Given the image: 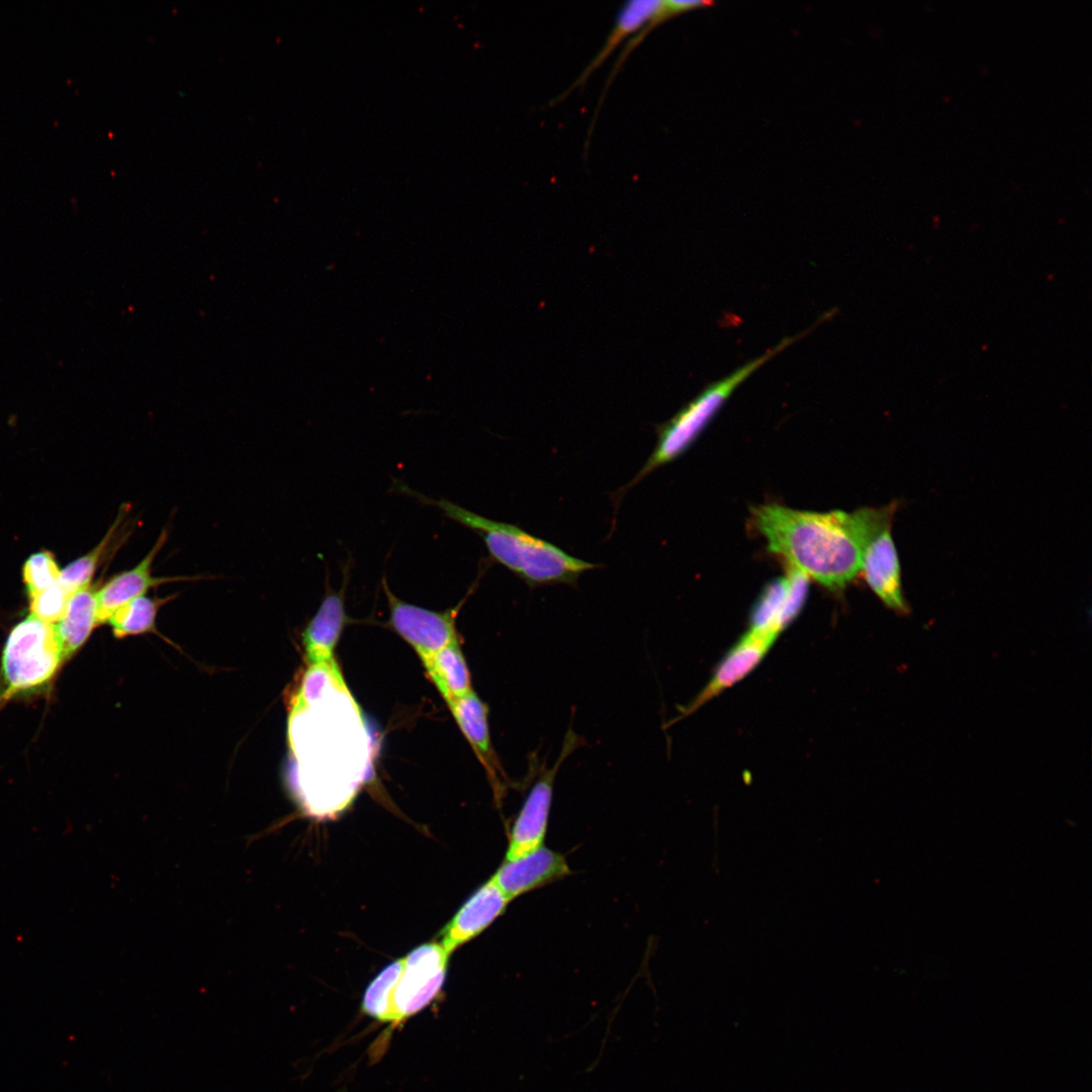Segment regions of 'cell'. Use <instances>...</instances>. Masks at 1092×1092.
I'll use <instances>...</instances> for the list:
<instances>
[{
  "mask_svg": "<svg viewBox=\"0 0 1092 1092\" xmlns=\"http://www.w3.org/2000/svg\"><path fill=\"white\" fill-rule=\"evenodd\" d=\"M800 337L802 336L798 335L795 338L783 340L772 350H769L760 357L746 363L725 378L711 384L670 421L659 426L657 428V442L652 453L634 478L617 491V498L615 502L619 503L630 488L635 486L652 471L662 465L674 461L689 450L735 388L766 361L779 354Z\"/></svg>",
  "mask_w": 1092,
  "mask_h": 1092,
  "instance_id": "5b68a950",
  "label": "cell"
},
{
  "mask_svg": "<svg viewBox=\"0 0 1092 1092\" xmlns=\"http://www.w3.org/2000/svg\"><path fill=\"white\" fill-rule=\"evenodd\" d=\"M399 492L421 504L438 508L444 517L475 532L484 542L489 558L505 566L530 588L543 585H576L580 575L601 565L574 557L554 544L520 527L490 520L447 498H432L394 480Z\"/></svg>",
  "mask_w": 1092,
  "mask_h": 1092,
  "instance_id": "3957f363",
  "label": "cell"
},
{
  "mask_svg": "<svg viewBox=\"0 0 1092 1092\" xmlns=\"http://www.w3.org/2000/svg\"><path fill=\"white\" fill-rule=\"evenodd\" d=\"M581 742L582 739L569 728L553 765L540 769L511 827L505 860L520 858L544 845L556 775Z\"/></svg>",
  "mask_w": 1092,
  "mask_h": 1092,
  "instance_id": "ba28073f",
  "label": "cell"
},
{
  "mask_svg": "<svg viewBox=\"0 0 1092 1092\" xmlns=\"http://www.w3.org/2000/svg\"><path fill=\"white\" fill-rule=\"evenodd\" d=\"M123 515L117 517L103 540L89 553L71 562L61 570L58 583L71 596L90 585L91 578L97 568L98 562L105 553L111 539L115 536L117 527Z\"/></svg>",
  "mask_w": 1092,
  "mask_h": 1092,
  "instance_id": "44dd1931",
  "label": "cell"
},
{
  "mask_svg": "<svg viewBox=\"0 0 1092 1092\" xmlns=\"http://www.w3.org/2000/svg\"><path fill=\"white\" fill-rule=\"evenodd\" d=\"M449 956L440 942H430L391 963L367 987L362 1011L391 1028L419 1013L441 991Z\"/></svg>",
  "mask_w": 1092,
  "mask_h": 1092,
  "instance_id": "277c9868",
  "label": "cell"
},
{
  "mask_svg": "<svg viewBox=\"0 0 1092 1092\" xmlns=\"http://www.w3.org/2000/svg\"><path fill=\"white\" fill-rule=\"evenodd\" d=\"M479 578L471 585V594ZM381 585L389 608L390 626L417 651L421 657L441 650L457 639L455 618L465 599L455 608L436 612L399 600L389 588L385 576Z\"/></svg>",
  "mask_w": 1092,
  "mask_h": 1092,
  "instance_id": "9c48e42d",
  "label": "cell"
},
{
  "mask_svg": "<svg viewBox=\"0 0 1092 1092\" xmlns=\"http://www.w3.org/2000/svg\"><path fill=\"white\" fill-rule=\"evenodd\" d=\"M60 572L52 553L41 551L32 554L23 566V579L29 597L57 583Z\"/></svg>",
  "mask_w": 1092,
  "mask_h": 1092,
  "instance_id": "7402d4cb",
  "label": "cell"
},
{
  "mask_svg": "<svg viewBox=\"0 0 1092 1092\" xmlns=\"http://www.w3.org/2000/svg\"><path fill=\"white\" fill-rule=\"evenodd\" d=\"M777 638V635L769 632L749 628L725 654L703 690L689 704L679 708L678 716L668 725L696 712L707 702L744 678L762 660Z\"/></svg>",
  "mask_w": 1092,
  "mask_h": 1092,
  "instance_id": "30bf717a",
  "label": "cell"
},
{
  "mask_svg": "<svg viewBox=\"0 0 1092 1092\" xmlns=\"http://www.w3.org/2000/svg\"><path fill=\"white\" fill-rule=\"evenodd\" d=\"M71 597L57 581L30 598L31 615L44 623L55 625L65 615Z\"/></svg>",
  "mask_w": 1092,
  "mask_h": 1092,
  "instance_id": "603a6c76",
  "label": "cell"
},
{
  "mask_svg": "<svg viewBox=\"0 0 1092 1092\" xmlns=\"http://www.w3.org/2000/svg\"><path fill=\"white\" fill-rule=\"evenodd\" d=\"M288 735L295 761L292 790L311 817L344 811L365 781L369 738L361 711L338 664H311L290 711Z\"/></svg>",
  "mask_w": 1092,
  "mask_h": 1092,
  "instance_id": "6da1fadb",
  "label": "cell"
},
{
  "mask_svg": "<svg viewBox=\"0 0 1092 1092\" xmlns=\"http://www.w3.org/2000/svg\"><path fill=\"white\" fill-rule=\"evenodd\" d=\"M168 538L166 529L162 531L152 549L132 568L113 575L95 593L97 624L108 622L111 616L120 607L129 601L145 596L153 587L159 585L201 579L203 576H155L153 564L164 547Z\"/></svg>",
  "mask_w": 1092,
  "mask_h": 1092,
  "instance_id": "8fae6325",
  "label": "cell"
},
{
  "mask_svg": "<svg viewBox=\"0 0 1092 1092\" xmlns=\"http://www.w3.org/2000/svg\"><path fill=\"white\" fill-rule=\"evenodd\" d=\"M351 559L343 565V583L339 590L329 586L327 572V592L315 615L308 622L302 634L305 655L309 665L332 661L333 651L347 621L345 613V590L351 574Z\"/></svg>",
  "mask_w": 1092,
  "mask_h": 1092,
  "instance_id": "4fadbf2b",
  "label": "cell"
},
{
  "mask_svg": "<svg viewBox=\"0 0 1092 1092\" xmlns=\"http://www.w3.org/2000/svg\"><path fill=\"white\" fill-rule=\"evenodd\" d=\"M661 0H633L624 3L615 23L599 53L575 79V81L551 104L566 98L574 89L582 87L590 75L600 68L616 48L628 36L642 29L658 9Z\"/></svg>",
  "mask_w": 1092,
  "mask_h": 1092,
  "instance_id": "2e32d148",
  "label": "cell"
},
{
  "mask_svg": "<svg viewBox=\"0 0 1092 1092\" xmlns=\"http://www.w3.org/2000/svg\"><path fill=\"white\" fill-rule=\"evenodd\" d=\"M750 512L752 526L764 538L767 549L809 579L840 590L860 573L859 509L823 513L771 503Z\"/></svg>",
  "mask_w": 1092,
  "mask_h": 1092,
  "instance_id": "7a4b0ae2",
  "label": "cell"
},
{
  "mask_svg": "<svg viewBox=\"0 0 1092 1092\" xmlns=\"http://www.w3.org/2000/svg\"><path fill=\"white\" fill-rule=\"evenodd\" d=\"M714 3L710 2V1H699V0H665V1H661L658 9L656 10V12L652 16V18L645 24V26L642 29H640L636 33L635 36H633L628 41V43L622 50V53L619 55L614 67H613V69H612V71L610 73V76L607 79L606 86L604 87L603 93L601 95V98H600V101H599V104H598V109H600V107L602 105V102H603V100L605 98V95L607 93V89L609 88L612 80L615 78L616 74L620 70L622 64L625 62L626 58L630 55V53L637 46H639L641 43V41L647 36V34L649 32H651L655 27H657L662 22H665L666 20L670 19L671 17L677 16L679 14L686 13V12L691 11V10L708 7V6H711ZM598 109L596 110L595 115L597 114Z\"/></svg>",
  "mask_w": 1092,
  "mask_h": 1092,
  "instance_id": "ffe728a7",
  "label": "cell"
},
{
  "mask_svg": "<svg viewBox=\"0 0 1092 1092\" xmlns=\"http://www.w3.org/2000/svg\"><path fill=\"white\" fill-rule=\"evenodd\" d=\"M510 902L489 879L469 897L441 931V945L450 954L485 930L504 914Z\"/></svg>",
  "mask_w": 1092,
  "mask_h": 1092,
  "instance_id": "5bb4252c",
  "label": "cell"
},
{
  "mask_svg": "<svg viewBox=\"0 0 1092 1092\" xmlns=\"http://www.w3.org/2000/svg\"><path fill=\"white\" fill-rule=\"evenodd\" d=\"M421 660L446 702L461 698L472 690L469 669L458 638L436 653L421 657Z\"/></svg>",
  "mask_w": 1092,
  "mask_h": 1092,
  "instance_id": "ac0fdd59",
  "label": "cell"
},
{
  "mask_svg": "<svg viewBox=\"0 0 1092 1092\" xmlns=\"http://www.w3.org/2000/svg\"><path fill=\"white\" fill-rule=\"evenodd\" d=\"M95 593L90 585L75 593L65 615L55 624L63 660L84 644L97 625Z\"/></svg>",
  "mask_w": 1092,
  "mask_h": 1092,
  "instance_id": "e0dca14e",
  "label": "cell"
},
{
  "mask_svg": "<svg viewBox=\"0 0 1092 1092\" xmlns=\"http://www.w3.org/2000/svg\"><path fill=\"white\" fill-rule=\"evenodd\" d=\"M570 874L565 855L543 845L520 858L504 860L490 879L512 901Z\"/></svg>",
  "mask_w": 1092,
  "mask_h": 1092,
  "instance_id": "7c38bea8",
  "label": "cell"
},
{
  "mask_svg": "<svg viewBox=\"0 0 1092 1092\" xmlns=\"http://www.w3.org/2000/svg\"><path fill=\"white\" fill-rule=\"evenodd\" d=\"M62 660L55 625L30 615L11 630L4 646L3 697L41 686L55 674Z\"/></svg>",
  "mask_w": 1092,
  "mask_h": 1092,
  "instance_id": "8992f818",
  "label": "cell"
},
{
  "mask_svg": "<svg viewBox=\"0 0 1092 1092\" xmlns=\"http://www.w3.org/2000/svg\"><path fill=\"white\" fill-rule=\"evenodd\" d=\"M176 596L149 598L142 596L120 607L108 620L116 638L140 635L155 630L159 609Z\"/></svg>",
  "mask_w": 1092,
  "mask_h": 1092,
  "instance_id": "d6986e66",
  "label": "cell"
},
{
  "mask_svg": "<svg viewBox=\"0 0 1092 1092\" xmlns=\"http://www.w3.org/2000/svg\"><path fill=\"white\" fill-rule=\"evenodd\" d=\"M896 504L883 508H863L861 567L866 582L890 609L905 613L901 568L891 534Z\"/></svg>",
  "mask_w": 1092,
  "mask_h": 1092,
  "instance_id": "52a82bcc",
  "label": "cell"
},
{
  "mask_svg": "<svg viewBox=\"0 0 1092 1092\" xmlns=\"http://www.w3.org/2000/svg\"><path fill=\"white\" fill-rule=\"evenodd\" d=\"M447 704L478 760L484 766L494 790L500 791L508 778L491 744L487 705L472 690L461 698L448 701Z\"/></svg>",
  "mask_w": 1092,
  "mask_h": 1092,
  "instance_id": "9a60e30c",
  "label": "cell"
}]
</instances>
